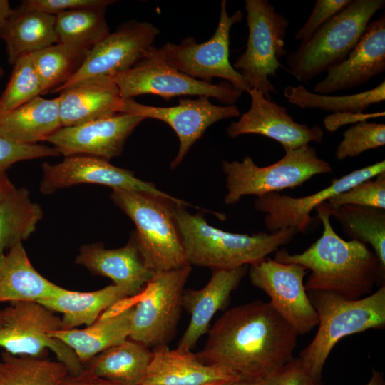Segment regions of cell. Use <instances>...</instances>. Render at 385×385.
Instances as JSON below:
<instances>
[{
  "instance_id": "6da1fadb",
  "label": "cell",
  "mask_w": 385,
  "mask_h": 385,
  "mask_svg": "<svg viewBox=\"0 0 385 385\" xmlns=\"http://www.w3.org/2000/svg\"><path fill=\"white\" fill-rule=\"evenodd\" d=\"M202 362L240 379L269 376L293 358L298 334L270 302L255 300L226 311L209 329Z\"/></svg>"
},
{
  "instance_id": "7a4b0ae2",
  "label": "cell",
  "mask_w": 385,
  "mask_h": 385,
  "mask_svg": "<svg viewBox=\"0 0 385 385\" xmlns=\"http://www.w3.org/2000/svg\"><path fill=\"white\" fill-rule=\"evenodd\" d=\"M315 210L323 225L322 236L302 253L289 254L279 249L274 260L310 270L304 284L307 292H329L347 299L369 295L377 281L384 277L385 268L367 245L344 240L335 232L327 201Z\"/></svg>"
},
{
  "instance_id": "3957f363",
  "label": "cell",
  "mask_w": 385,
  "mask_h": 385,
  "mask_svg": "<svg viewBox=\"0 0 385 385\" xmlns=\"http://www.w3.org/2000/svg\"><path fill=\"white\" fill-rule=\"evenodd\" d=\"M185 207L173 203V212L190 266L218 270L251 265L289 243L299 232L288 227L252 235L232 233L212 227L202 213L192 214Z\"/></svg>"
},
{
  "instance_id": "277c9868",
  "label": "cell",
  "mask_w": 385,
  "mask_h": 385,
  "mask_svg": "<svg viewBox=\"0 0 385 385\" xmlns=\"http://www.w3.org/2000/svg\"><path fill=\"white\" fill-rule=\"evenodd\" d=\"M318 317V329L299 358L321 380L325 362L342 338L370 329L385 327V285L359 299H347L325 292H307Z\"/></svg>"
},
{
  "instance_id": "5b68a950",
  "label": "cell",
  "mask_w": 385,
  "mask_h": 385,
  "mask_svg": "<svg viewBox=\"0 0 385 385\" xmlns=\"http://www.w3.org/2000/svg\"><path fill=\"white\" fill-rule=\"evenodd\" d=\"M111 199L134 222L138 250L150 271L158 273L190 265L173 212L175 202L123 189H113Z\"/></svg>"
},
{
  "instance_id": "8992f818",
  "label": "cell",
  "mask_w": 385,
  "mask_h": 385,
  "mask_svg": "<svg viewBox=\"0 0 385 385\" xmlns=\"http://www.w3.org/2000/svg\"><path fill=\"white\" fill-rule=\"evenodd\" d=\"M384 0H351L297 49L287 54L290 73L307 83L342 62L356 46Z\"/></svg>"
},
{
  "instance_id": "52a82bcc",
  "label": "cell",
  "mask_w": 385,
  "mask_h": 385,
  "mask_svg": "<svg viewBox=\"0 0 385 385\" xmlns=\"http://www.w3.org/2000/svg\"><path fill=\"white\" fill-rule=\"evenodd\" d=\"M284 150L281 159L265 167L257 165L250 156H245L240 162L223 161L227 190L225 203L234 205L244 195L259 197L298 187L314 175L333 172L331 165L319 158L316 150L309 145Z\"/></svg>"
},
{
  "instance_id": "ba28073f",
  "label": "cell",
  "mask_w": 385,
  "mask_h": 385,
  "mask_svg": "<svg viewBox=\"0 0 385 385\" xmlns=\"http://www.w3.org/2000/svg\"><path fill=\"white\" fill-rule=\"evenodd\" d=\"M248 37L246 49L232 66L243 77L250 88L260 91L271 100V93H277L270 81L283 68L279 58L287 56L284 48L289 20L267 0H246Z\"/></svg>"
},
{
  "instance_id": "9c48e42d",
  "label": "cell",
  "mask_w": 385,
  "mask_h": 385,
  "mask_svg": "<svg viewBox=\"0 0 385 385\" xmlns=\"http://www.w3.org/2000/svg\"><path fill=\"white\" fill-rule=\"evenodd\" d=\"M192 267L155 273L137 295L130 339L149 349L168 346L175 335L183 309L182 297Z\"/></svg>"
},
{
  "instance_id": "30bf717a",
  "label": "cell",
  "mask_w": 385,
  "mask_h": 385,
  "mask_svg": "<svg viewBox=\"0 0 385 385\" xmlns=\"http://www.w3.org/2000/svg\"><path fill=\"white\" fill-rule=\"evenodd\" d=\"M0 347L15 356L42 357L47 349L63 363L71 375L83 367L73 349L51 336L62 329L61 318L37 302H13L2 310Z\"/></svg>"
},
{
  "instance_id": "8fae6325",
  "label": "cell",
  "mask_w": 385,
  "mask_h": 385,
  "mask_svg": "<svg viewBox=\"0 0 385 385\" xmlns=\"http://www.w3.org/2000/svg\"><path fill=\"white\" fill-rule=\"evenodd\" d=\"M242 18L241 10L230 16L227 1L222 0L219 23L209 40L197 43L194 37L188 36L180 43L163 44L158 48V52L168 65L193 78L212 83L213 78H220L235 89L242 93L247 91L250 87L229 59L230 30Z\"/></svg>"
},
{
  "instance_id": "7c38bea8",
  "label": "cell",
  "mask_w": 385,
  "mask_h": 385,
  "mask_svg": "<svg viewBox=\"0 0 385 385\" xmlns=\"http://www.w3.org/2000/svg\"><path fill=\"white\" fill-rule=\"evenodd\" d=\"M112 78L123 99L145 94L159 96L165 100L180 96H197L234 105L242 94L228 82L214 84L185 74L168 65L160 56L155 46L134 67Z\"/></svg>"
},
{
  "instance_id": "4fadbf2b",
  "label": "cell",
  "mask_w": 385,
  "mask_h": 385,
  "mask_svg": "<svg viewBox=\"0 0 385 385\" xmlns=\"http://www.w3.org/2000/svg\"><path fill=\"white\" fill-rule=\"evenodd\" d=\"M159 29L150 23L130 20L94 45L78 71L65 83L52 91L60 93L86 78L114 76L127 71L150 53Z\"/></svg>"
},
{
  "instance_id": "5bb4252c",
  "label": "cell",
  "mask_w": 385,
  "mask_h": 385,
  "mask_svg": "<svg viewBox=\"0 0 385 385\" xmlns=\"http://www.w3.org/2000/svg\"><path fill=\"white\" fill-rule=\"evenodd\" d=\"M307 270L302 265L282 263L270 257L250 265L251 283L265 292L274 309L298 334L309 332L318 317L303 282Z\"/></svg>"
},
{
  "instance_id": "9a60e30c",
  "label": "cell",
  "mask_w": 385,
  "mask_h": 385,
  "mask_svg": "<svg viewBox=\"0 0 385 385\" xmlns=\"http://www.w3.org/2000/svg\"><path fill=\"white\" fill-rule=\"evenodd\" d=\"M120 113L139 115L144 119L159 120L171 127L180 141L178 152L170 163L171 169L182 163L192 145L210 125L240 115V111L235 104L217 106L206 96L180 99L178 105L170 107L148 106L132 98L123 99Z\"/></svg>"
},
{
  "instance_id": "2e32d148",
  "label": "cell",
  "mask_w": 385,
  "mask_h": 385,
  "mask_svg": "<svg viewBox=\"0 0 385 385\" xmlns=\"http://www.w3.org/2000/svg\"><path fill=\"white\" fill-rule=\"evenodd\" d=\"M41 193L48 195L58 189L81 183H94L112 189H123L149 193L185 206L192 205L158 190L151 183L143 181L132 171L116 167L109 160L86 155L65 157L58 164L43 163Z\"/></svg>"
},
{
  "instance_id": "e0dca14e",
  "label": "cell",
  "mask_w": 385,
  "mask_h": 385,
  "mask_svg": "<svg viewBox=\"0 0 385 385\" xmlns=\"http://www.w3.org/2000/svg\"><path fill=\"white\" fill-rule=\"evenodd\" d=\"M384 172L385 161L381 160L335 178L329 186L309 195L294 197L276 192L265 194L255 200L254 208L265 214L264 222L270 232L288 227L303 232L312 222L310 213L318 205Z\"/></svg>"
},
{
  "instance_id": "ac0fdd59",
  "label": "cell",
  "mask_w": 385,
  "mask_h": 385,
  "mask_svg": "<svg viewBox=\"0 0 385 385\" xmlns=\"http://www.w3.org/2000/svg\"><path fill=\"white\" fill-rule=\"evenodd\" d=\"M247 92L251 99L250 108L226 128L227 136L235 138L246 134L260 135L279 143L284 149H297L311 142L322 143V128L295 122L284 106L267 99L257 89L250 88Z\"/></svg>"
},
{
  "instance_id": "d6986e66",
  "label": "cell",
  "mask_w": 385,
  "mask_h": 385,
  "mask_svg": "<svg viewBox=\"0 0 385 385\" xmlns=\"http://www.w3.org/2000/svg\"><path fill=\"white\" fill-rule=\"evenodd\" d=\"M143 120L139 115L119 113L78 125L61 127L46 141L65 157L86 155L109 160L122 153L127 138Z\"/></svg>"
},
{
  "instance_id": "ffe728a7",
  "label": "cell",
  "mask_w": 385,
  "mask_h": 385,
  "mask_svg": "<svg viewBox=\"0 0 385 385\" xmlns=\"http://www.w3.org/2000/svg\"><path fill=\"white\" fill-rule=\"evenodd\" d=\"M385 71V15L369 23L360 40L340 63L328 69L314 93L329 94L361 86Z\"/></svg>"
},
{
  "instance_id": "44dd1931",
  "label": "cell",
  "mask_w": 385,
  "mask_h": 385,
  "mask_svg": "<svg viewBox=\"0 0 385 385\" xmlns=\"http://www.w3.org/2000/svg\"><path fill=\"white\" fill-rule=\"evenodd\" d=\"M247 270V265L212 270L204 287L184 289L182 306L190 315V320L178 347L192 351L200 338L207 333L216 312L228 303L231 293L239 286Z\"/></svg>"
},
{
  "instance_id": "7402d4cb",
  "label": "cell",
  "mask_w": 385,
  "mask_h": 385,
  "mask_svg": "<svg viewBox=\"0 0 385 385\" xmlns=\"http://www.w3.org/2000/svg\"><path fill=\"white\" fill-rule=\"evenodd\" d=\"M76 263L91 273L111 279L113 284L127 288L137 296L155 274L145 265L133 232L120 248L106 249L101 243L83 245Z\"/></svg>"
},
{
  "instance_id": "603a6c76",
  "label": "cell",
  "mask_w": 385,
  "mask_h": 385,
  "mask_svg": "<svg viewBox=\"0 0 385 385\" xmlns=\"http://www.w3.org/2000/svg\"><path fill=\"white\" fill-rule=\"evenodd\" d=\"M140 385H211L240 378L223 367L206 364L192 351L168 346L154 349Z\"/></svg>"
},
{
  "instance_id": "cb8c5ba5",
  "label": "cell",
  "mask_w": 385,
  "mask_h": 385,
  "mask_svg": "<svg viewBox=\"0 0 385 385\" xmlns=\"http://www.w3.org/2000/svg\"><path fill=\"white\" fill-rule=\"evenodd\" d=\"M62 127L81 125L120 113L123 99L111 77L83 79L60 92Z\"/></svg>"
},
{
  "instance_id": "d4e9b609",
  "label": "cell",
  "mask_w": 385,
  "mask_h": 385,
  "mask_svg": "<svg viewBox=\"0 0 385 385\" xmlns=\"http://www.w3.org/2000/svg\"><path fill=\"white\" fill-rule=\"evenodd\" d=\"M56 16L17 7L0 1V38L6 45L8 61L58 43Z\"/></svg>"
},
{
  "instance_id": "484cf974",
  "label": "cell",
  "mask_w": 385,
  "mask_h": 385,
  "mask_svg": "<svg viewBox=\"0 0 385 385\" xmlns=\"http://www.w3.org/2000/svg\"><path fill=\"white\" fill-rule=\"evenodd\" d=\"M133 309V304L126 299L105 311L85 329H61L51 334L71 347L83 366L94 356L129 337Z\"/></svg>"
},
{
  "instance_id": "4316f807",
  "label": "cell",
  "mask_w": 385,
  "mask_h": 385,
  "mask_svg": "<svg viewBox=\"0 0 385 385\" xmlns=\"http://www.w3.org/2000/svg\"><path fill=\"white\" fill-rule=\"evenodd\" d=\"M66 290L34 269L22 242L0 257V302H38L58 296Z\"/></svg>"
},
{
  "instance_id": "83f0119b",
  "label": "cell",
  "mask_w": 385,
  "mask_h": 385,
  "mask_svg": "<svg viewBox=\"0 0 385 385\" xmlns=\"http://www.w3.org/2000/svg\"><path fill=\"white\" fill-rule=\"evenodd\" d=\"M62 127L58 96H38L0 118V135L21 144H37Z\"/></svg>"
},
{
  "instance_id": "f1b7e54d",
  "label": "cell",
  "mask_w": 385,
  "mask_h": 385,
  "mask_svg": "<svg viewBox=\"0 0 385 385\" xmlns=\"http://www.w3.org/2000/svg\"><path fill=\"white\" fill-rule=\"evenodd\" d=\"M133 297L125 287L114 284L98 290L80 292L66 289L63 293L38 302L53 312L62 314V329L90 326L115 304Z\"/></svg>"
},
{
  "instance_id": "f546056e",
  "label": "cell",
  "mask_w": 385,
  "mask_h": 385,
  "mask_svg": "<svg viewBox=\"0 0 385 385\" xmlns=\"http://www.w3.org/2000/svg\"><path fill=\"white\" fill-rule=\"evenodd\" d=\"M153 351L130 338L92 357L83 365L95 376L119 385H140L143 381Z\"/></svg>"
},
{
  "instance_id": "4dcf8cb0",
  "label": "cell",
  "mask_w": 385,
  "mask_h": 385,
  "mask_svg": "<svg viewBox=\"0 0 385 385\" xmlns=\"http://www.w3.org/2000/svg\"><path fill=\"white\" fill-rule=\"evenodd\" d=\"M41 207L31 200L26 188H16L0 202V257L26 240L42 219Z\"/></svg>"
},
{
  "instance_id": "1f68e13d",
  "label": "cell",
  "mask_w": 385,
  "mask_h": 385,
  "mask_svg": "<svg viewBox=\"0 0 385 385\" xmlns=\"http://www.w3.org/2000/svg\"><path fill=\"white\" fill-rule=\"evenodd\" d=\"M107 7L81 8L56 15L58 43L90 50L111 32L106 18Z\"/></svg>"
},
{
  "instance_id": "d6a6232c",
  "label": "cell",
  "mask_w": 385,
  "mask_h": 385,
  "mask_svg": "<svg viewBox=\"0 0 385 385\" xmlns=\"http://www.w3.org/2000/svg\"><path fill=\"white\" fill-rule=\"evenodd\" d=\"M331 210V216L350 240L371 246L385 268V211L384 209L346 205Z\"/></svg>"
},
{
  "instance_id": "836d02e7",
  "label": "cell",
  "mask_w": 385,
  "mask_h": 385,
  "mask_svg": "<svg viewBox=\"0 0 385 385\" xmlns=\"http://www.w3.org/2000/svg\"><path fill=\"white\" fill-rule=\"evenodd\" d=\"M69 374L58 361L43 357L0 354V385H61Z\"/></svg>"
},
{
  "instance_id": "e575fe53",
  "label": "cell",
  "mask_w": 385,
  "mask_h": 385,
  "mask_svg": "<svg viewBox=\"0 0 385 385\" xmlns=\"http://www.w3.org/2000/svg\"><path fill=\"white\" fill-rule=\"evenodd\" d=\"M284 96L289 103L302 108H319L334 113H361L371 105L385 100V81L370 90L346 96L315 93L300 84L288 86Z\"/></svg>"
},
{
  "instance_id": "d590c367",
  "label": "cell",
  "mask_w": 385,
  "mask_h": 385,
  "mask_svg": "<svg viewBox=\"0 0 385 385\" xmlns=\"http://www.w3.org/2000/svg\"><path fill=\"white\" fill-rule=\"evenodd\" d=\"M88 51L56 43L31 53L43 94L66 83L81 68Z\"/></svg>"
},
{
  "instance_id": "8d00e7d4",
  "label": "cell",
  "mask_w": 385,
  "mask_h": 385,
  "mask_svg": "<svg viewBox=\"0 0 385 385\" xmlns=\"http://www.w3.org/2000/svg\"><path fill=\"white\" fill-rule=\"evenodd\" d=\"M42 94L31 55L20 57L14 63L9 82L0 97V118Z\"/></svg>"
},
{
  "instance_id": "74e56055",
  "label": "cell",
  "mask_w": 385,
  "mask_h": 385,
  "mask_svg": "<svg viewBox=\"0 0 385 385\" xmlns=\"http://www.w3.org/2000/svg\"><path fill=\"white\" fill-rule=\"evenodd\" d=\"M385 145V125L361 122L351 126L343 133V139L335 151V158L343 160Z\"/></svg>"
},
{
  "instance_id": "f35d334b",
  "label": "cell",
  "mask_w": 385,
  "mask_h": 385,
  "mask_svg": "<svg viewBox=\"0 0 385 385\" xmlns=\"http://www.w3.org/2000/svg\"><path fill=\"white\" fill-rule=\"evenodd\" d=\"M332 210L346 205L385 209V172L362 181L327 200Z\"/></svg>"
},
{
  "instance_id": "ab89813d",
  "label": "cell",
  "mask_w": 385,
  "mask_h": 385,
  "mask_svg": "<svg viewBox=\"0 0 385 385\" xmlns=\"http://www.w3.org/2000/svg\"><path fill=\"white\" fill-rule=\"evenodd\" d=\"M60 153L53 147L39 144H21L0 135V170L25 160L56 157Z\"/></svg>"
},
{
  "instance_id": "60d3db41",
  "label": "cell",
  "mask_w": 385,
  "mask_h": 385,
  "mask_svg": "<svg viewBox=\"0 0 385 385\" xmlns=\"http://www.w3.org/2000/svg\"><path fill=\"white\" fill-rule=\"evenodd\" d=\"M351 0H317L305 24L296 32L294 39L308 40L323 24L346 7Z\"/></svg>"
},
{
  "instance_id": "b9f144b4",
  "label": "cell",
  "mask_w": 385,
  "mask_h": 385,
  "mask_svg": "<svg viewBox=\"0 0 385 385\" xmlns=\"http://www.w3.org/2000/svg\"><path fill=\"white\" fill-rule=\"evenodd\" d=\"M263 385H322V382L307 370L299 357H294L264 379Z\"/></svg>"
},
{
  "instance_id": "7bdbcfd3",
  "label": "cell",
  "mask_w": 385,
  "mask_h": 385,
  "mask_svg": "<svg viewBox=\"0 0 385 385\" xmlns=\"http://www.w3.org/2000/svg\"><path fill=\"white\" fill-rule=\"evenodd\" d=\"M113 0H24L21 9L56 16L58 14L81 8L109 6Z\"/></svg>"
},
{
  "instance_id": "ee69618b",
  "label": "cell",
  "mask_w": 385,
  "mask_h": 385,
  "mask_svg": "<svg viewBox=\"0 0 385 385\" xmlns=\"http://www.w3.org/2000/svg\"><path fill=\"white\" fill-rule=\"evenodd\" d=\"M385 115V112L375 113H335L327 115L324 119V125L329 132H334L340 127L350 124L366 121L370 118H379Z\"/></svg>"
},
{
  "instance_id": "f6af8a7d",
  "label": "cell",
  "mask_w": 385,
  "mask_h": 385,
  "mask_svg": "<svg viewBox=\"0 0 385 385\" xmlns=\"http://www.w3.org/2000/svg\"><path fill=\"white\" fill-rule=\"evenodd\" d=\"M61 385H119L101 379L83 369L77 375L68 374Z\"/></svg>"
},
{
  "instance_id": "bcb514c9",
  "label": "cell",
  "mask_w": 385,
  "mask_h": 385,
  "mask_svg": "<svg viewBox=\"0 0 385 385\" xmlns=\"http://www.w3.org/2000/svg\"><path fill=\"white\" fill-rule=\"evenodd\" d=\"M6 171L0 170V202L16 189Z\"/></svg>"
},
{
  "instance_id": "7dc6e473",
  "label": "cell",
  "mask_w": 385,
  "mask_h": 385,
  "mask_svg": "<svg viewBox=\"0 0 385 385\" xmlns=\"http://www.w3.org/2000/svg\"><path fill=\"white\" fill-rule=\"evenodd\" d=\"M366 385H385L383 374L376 369H373L371 376Z\"/></svg>"
},
{
  "instance_id": "c3c4849f",
  "label": "cell",
  "mask_w": 385,
  "mask_h": 385,
  "mask_svg": "<svg viewBox=\"0 0 385 385\" xmlns=\"http://www.w3.org/2000/svg\"><path fill=\"white\" fill-rule=\"evenodd\" d=\"M229 385H263V379H240L232 381Z\"/></svg>"
},
{
  "instance_id": "681fc988",
  "label": "cell",
  "mask_w": 385,
  "mask_h": 385,
  "mask_svg": "<svg viewBox=\"0 0 385 385\" xmlns=\"http://www.w3.org/2000/svg\"><path fill=\"white\" fill-rule=\"evenodd\" d=\"M2 322H3V314H2V310H0V327L2 324Z\"/></svg>"
},
{
  "instance_id": "f907efd6",
  "label": "cell",
  "mask_w": 385,
  "mask_h": 385,
  "mask_svg": "<svg viewBox=\"0 0 385 385\" xmlns=\"http://www.w3.org/2000/svg\"><path fill=\"white\" fill-rule=\"evenodd\" d=\"M232 382V381H231ZM231 382H227V383H220V384H211V385H229L230 383Z\"/></svg>"
},
{
  "instance_id": "816d5d0a",
  "label": "cell",
  "mask_w": 385,
  "mask_h": 385,
  "mask_svg": "<svg viewBox=\"0 0 385 385\" xmlns=\"http://www.w3.org/2000/svg\"><path fill=\"white\" fill-rule=\"evenodd\" d=\"M4 75V69L0 66V78Z\"/></svg>"
}]
</instances>
